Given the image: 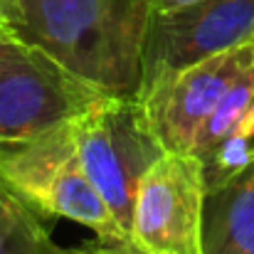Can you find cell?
Listing matches in <instances>:
<instances>
[{
	"instance_id": "8992f818",
	"label": "cell",
	"mask_w": 254,
	"mask_h": 254,
	"mask_svg": "<svg viewBox=\"0 0 254 254\" xmlns=\"http://www.w3.org/2000/svg\"><path fill=\"white\" fill-rule=\"evenodd\" d=\"M205 200L200 158L166 151L136 190L128 242L141 254H205Z\"/></svg>"
},
{
	"instance_id": "30bf717a",
	"label": "cell",
	"mask_w": 254,
	"mask_h": 254,
	"mask_svg": "<svg viewBox=\"0 0 254 254\" xmlns=\"http://www.w3.org/2000/svg\"><path fill=\"white\" fill-rule=\"evenodd\" d=\"M252 104H254V64L250 69H245L232 82V86L225 91V96L220 99V104L215 106V111L200 126V131H197V136L192 141L190 153L192 156H200L207 148H212L217 141H222L225 136H230L242 124V119L247 116V111L252 109Z\"/></svg>"
},
{
	"instance_id": "6da1fadb",
	"label": "cell",
	"mask_w": 254,
	"mask_h": 254,
	"mask_svg": "<svg viewBox=\"0 0 254 254\" xmlns=\"http://www.w3.org/2000/svg\"><path fill=\"white\" fill-rule=\"evenodd\" d=\"M148 12L138 0H12L10 30L104 94H136Z\"/></svg>"
},
{
	"instance_id": "277c9868",
	"label": "cell",
	"mask_w": 254,
	"mask_h": 254,
	"mask_svg": "<svg viewBox=\"0 0 254 254\" xmlns=\"http://www.w3.org/2000/svg\"><path fill=\"white\" fill-rule=\"evenodd\" d=\"M104 91L15 37L0 57V153L74 119Z\"/></svg>"
},
{
	"instance_id": "7a4b0ae2",
	"label": "cell",
	"mask_w": 254,
	"mask_h": 254,
	"mask_svg": "<svg viewBox=\"0 0 254 254\" xmlns=\"http://www.w3.org/2000/svg\"><path fill=\"white\" fill-rule=\"evenodd\" d=\"M69 124L86 178L128 235L136 190L166 153L143 104L136 94H101Z\"/></svg>"
},
{
	"instance_id": "4fadbf2b",
	"label": "cell",
	"mask_w": 254,
	"mask_h": 254,
	"mask_svg": "<svg viewBox=\"0 0 254 254\" xmlns=\"http://www.w3.org/2000/svg\"><path fill=\"white\" fill-rule=\"evenodd\" d=\"M15 37H17V35H15L7 25H0V57H2V52L7 50V45H10Z\"/></svg>"
},
{
	"instance_id": "5bb4252c",
	"label": "cell",
	"mask_w": 254,
	"mask_h": 254,
	"mask_svg": "<svg viewBox=\"0 0 254 254\" xmlns=\"http://www.w3.org/2000/svg\"><path fill=\"white\" fill-rule=\"evenodd\" d=\"M10 12H12V0H0V25L10 27Z\"/></svg>"
},
{
	"instance_id": "7c38bea8",
	"label": "cell",
	"mask_w": 254,
	"mask_h": 254,
	"mask_svg": "<svg viewBox=\"0 0 254 254\" xmlns=\"http://www.w3.org/2000/svg\"><path fill=\"white\" fill-rule=\"evenodd\" d=\"M143 5V10L151 15V12H166V10H175V7H183V5H190V2H197V0H138Z\"/></svg>"
},
{
	"instance_id": "5b68a950",
	"label": "cell",
	"mask_w": 254,
	"mask_h": 254,
	"mask_svg": "<svg viewBox=\"0 0 254 254\" xmlns=\"http://www.w3.org/2000/svg\"><path fill=\"white\" fill-rule=\"evenodd\" d=\"M254 40V0H197L151 12L136 96L173 74Z\"/></svg>"
},
{
	"instance_id": "9c48e42d",
	"label": "cell",
	"mask_w": 254,
	"mask_h": 254,
	"mask_svg": "<svg viewBox=\"0 0 254 254\" xmlns=\"http://www.w3.org/2000/svg\"><path fill=\"white\" fill-rule=\"evenodd\" d=\"M45 217L0 178V254H64Z\"/></svg>"
},
{
	"instance_id": "ba28073f",
	"label": "cell",
	"mask_w": 254,
	"mask_h": 254,
	"mask_svg": "<svg viewBox=\"0 0 254 254\" xmlns=\"http://www.w3.org/2000/svg\"><path fill=\"white\" fill-rule=\"evenodd\" d=\"M205 254H254V166L207 192Z\"/></svg>"
},
{
	"instance_id": "52a82bcc",
	"label": "cell",
	"mask_w": 254,
	"mask_h": 254,
	"mask_svg": "<svg viewBox=\"0 0 254 254\" xmlns=\"http://www.w3.org/2000/svg\"><path fill=\"white\" fill-rule=\"evenodd\" d=\"M254 64V40L202 60L138 94L148 124L166 151L190 153L192 141L232 82Z\"/></svg>"
},
{
	"instance_id": "8fae6325",
	"label": "cell",
	"mask_w": 254,
	"mask_h": 254,
	"mask_svg": "<svg viewBox=\"0 0 254 254\" xmlns=\"http://www.w3.org/2000/svg\"><path fill=\"white\" fill-rule=\"evenodd\" d=\"M64 254H141L131 242H109V240H96V242H86L82 247L72 250Z\"/></svg>"
},
{
	"instance_id": "3957f363",
	"label": "cell",
	"mask_w": 254,
	"mask_h": 254,
	"mask_svg": "<svg viewBox=\"0 0 254 254\" xmlns=\"http://www.w3.org/2000/svg\"><path fill=\"white\" fill-rule=\"evenodd\" d=\"M0 178L42 215L84 225L99 240L128 242L126 230L86 178L69 121L0 153Z\"/></svg>"
}]
</instances>
